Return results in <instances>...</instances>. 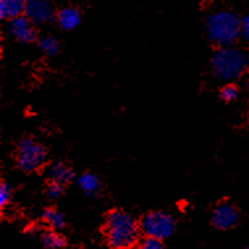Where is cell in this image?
Here are the masks:
<instances>
[{"instance_id": "20", "label": "cell", "mask_w": 249, "mask_h": 249, "mask_svg": "<svg viewBox=\"0 0 249 249\" xmlns=\"http://www.w3.org/2000/svg\"><path fill=\"white\" fill-rule=\"evenodd\" d=\"M241 35L249 42V15L241 21Z\"/></svg>"}, {"instance_id": "6", "label": "cell", "mask_w": 249, "mask_h": 249, "mask_svg": "<svg viewBox=\"0 0 249 249\" xmlns=\"http://www.w3.org/2000/svg\"><path fill=\"white\" fill-rule=\"evenodd\" d=\"M25 16L35 25H45L55 18V9L52 0H28Z\"/></svg>"}, {"instance_id": "7", "label": "cell", "mask_w": 249, "mask_h": 249, "mask_svg": "<svg viewBox=\"0 0 249 249\" xmlns=\"http://www.w3.org/2000/svg\"><path fill=\"white\" fill-rule=\"evenodd\" d=\"M211 222L218 230H230L239 222V211L231 203L223 202L213 211Z\"/></svg>"}, {"instance_id": "11", "label": "cell", "mask_w": 249, "mask_h": 249, "mask_svg": "<svg viewBox=\"0 0 249 249\" xmlns=\"http://www.w3.org/2000/svg\"><path fill=\"white\" fill-rule=\"evenodd\" d=\"M56 20H58V24H59V26L62 29L72 30L80 24L82 15H80V12H79L76 8H73V7H67V8H63L59 13H58Z\"/></svg>"}, {"instance_id": "18", "label": "cell", "mask_w": 249, "mask_h": 249, "mask_svg": "<svg viewBox=\"0 0 249 249\" xmlns=\"http://www.w3.org/2000/svg\"><path fill=\"white\" fill-rule=\"evenodd\" d=\"M46 194L50 199H58V198L62 197L63 194V185L59 184V182H54L52 181L49 184L48 189H46Z\"/></svg>"}, {"instance_id": "8", "label": "cell", "mask_w": 249, "mask_h": 249, "mask_svg": "<svg viewBox=\"0 0 249 249\" xmlns=\"http://www.w3.org/2000/svg\"><path fill=\"white\" fill-rule=\"evenodd\" d=\"M11 33L22 43H30L37 38L35 24L24 15L11 20Z\"/></svg>"}, {"instance_id": "21", "label": "cell", "mask_w": 249, "mask_h": 249, "mask_svg": "<svg viewBox=\"0 0 249 249\" xmlns=\"http://www.w3.org/2000/svg\"><path fill=\"white\" fill-rule=\"evenodd\" d=\"M248 67H249V60H248Z\"/></svg>"}, {"instance_id": "17", "label": "cell", "mask_w": 249, "mask_h": 249, "mask_svg": "<svg viewBox=\"0 0 249 249\" xmlns=\"http://www.w3.org/2000/svg\"><path fill=\"white\" fill-rule=\"evenodd\" d=\"M237 95H239V89L233 84H227V86H224L222 88V90H220V97L224 101H232V100L236 99Z\"/></svg>"}, {"instance_id": "14", "label": "cell", "mask_w": 249, "mask_h": 249, "mask_svg": "<svg viewBox=\"0 0 249 249\" xmlns=\"http://www.w3.org/2000/svg\"><path fill=\"white\" fill-rule=\"evenodd\" d=\"M42 219L45 223H48L54 230H60V228L65 227V216L54 209H48V210L43 211Z\"/></svg>"}, {"instance_id": "19", "label": "cell", "mask_w": 249, "mask_h": 249, "mask_svg": "<svg viewBox=\"0 0 249 249\" xmlns=\"http://www.w3.org/2000/svg\"><path fill=\"white\" fill-rule=\"evenodd\" d=\"M11 198H12V190H11L8 185L1 182L0 184V206H7L9 201H11Z\"/></svg>"}, {"instance_id": "13", "label": "cell", "mask_w": 249, "mask_h": 249, "mask_svg": "<svg viewBox=\"0 0 249 249\" xmlns=\"http://www.w3.org/2000/svg\"><path fill=\"white\" fill-rule=\"evenodd\" d=\"M42 245L46 249H62L65 248L66 240L62 235H59L55 231L45 232L41 237Z\"/></svg>"}, {"instance_id": "15", "label": "cell", "mask_w": 249, "mask_h": 249, "mask_svg": "<svg viewBox=\"0 0 249 249\" xmlns=\"http://www.w3.org/2000/svg\"><path fill=\"white\" fill-rule=\"evenodd\" d=\"M39 49L42 50L46 55H55L59 50V43L55 37L53 36H46L39 41Z\"/></svg>"}, {"instance_id": "2", "label": "cell", "mask_w": 249, "mask_h": 249, "mask_svg": "<svg viewBox=\"0 0 249 249\" xmlns=\"http://www.w3.org/2000/svg\"><path fill=\"white\" fill-rule=\"evenodd\" d=\"M207 37L216 46H232L241 35V21L235 13L220 11L207 18Z\"/></svg>"}, {"instance_id": "10", "label": "cell", "mask_w": 249, "mask_h": 249, "mask_svg": "<svg viewBox=\"0 0 249 249\" xmlns=\"http://www.w3.org/2000/svg\"><path fill=\"white\" fill-rule=\"evenodd\" d=\"M28 0H0V16L3 18H13L25 13Z\"/></svg>"}, {"instance_id": "1", "label": "cell", "mask_w": 249, "mask_h": 249, "mask_svg": "<svg viewBox=\"0 0 249 249\" xmlns=\"http://www.w3.org/2000/svg\"><path fill=\"white\" fill-rule=\"evenodd\" d=\"M141 224L127 213L112 211L105 222V236L113 249H131L139 243Z\"/></svg>"}, {"instance_id": "4", "label": "cell", "mask_w": 249, "mask_h": 249, "mask_svg": "<svg viewBox=\"0 0 249 249\" xmlns=\"http://www.w3.org/2000/svg\"><path fill=\"white\" fill-rule=\"evenodd\" d=\"M46 150L42 144L35 139L25 138L22 139L16 151V161L18 168L24 172H36L42 168L46 161Z\"/></svg>"}, {"instance_id": "9", "label": "cell", "mask_w": 249, "mask_h": 249, "mask_svg": "<svg viewBox=\"0 0 249 249\" xmlns=\"http://www.w3.org/2000/svg\"><path fill=\"white\" fill-rule=\"evenodd\" d=\"M49 178L54 182L66 185L73 180V171L69 164L63 161H55L48 168Z\"/></svg>"}, {"instance_id": "5", "label": "cell", "mask_w": 249, "mask_h": 249, "mask_svg": "<svg viewBox=\"0 0 249 249\" xmlns=\"http://www.w3.org/2000/svg\"><path fill=\"white\" fill-rule=\"evenodd\" d=\"M141 230L146 236L164 240L175 232L176 220L165 211H151L143 216Z\"/></svg>"}, {"instance_id": "3", "label": "cell", "mask_w": 249, "mask_h": 249, "mask_svg": "<svg viewBox=\"0 0 249 249\" xmlns=\"http://www.w3.org/2000/svg\"><path fill=\"white\" fill-rule=\"evenodd\" d=\"M215 76L220 80H235L241 76L248 66V60L239 49L223 46L216 49L211 58Z\"/></svg>"}, {"instance_id": "12", "label": "cell", "mask_w": 249, "mask_h": 249, "mask_svg": "<svg viewBox=\"0 0 249 249\" xmlns=\"http://www.w3.org/2000/svg\"><path fill=\"white\" fill-rule=\"evenodd\" d=\"M79 186L80 189L87 194H96L100 190V180L99 177L93 173L87 172L83 173L79 178Z\"/></svg>"}, {"instance_id": "16", "label": "cell", "mask_w": 249, "mask_h": 249, "mask_svg": "<svg viewBox=\"0 0 249 249\" xmlns=\"http://www.w3.org/2000/svg\"><path fill=\"white\" fill-rule=\"evenodd\" d=\"M137 249H164L163 240L156 237L146 236L137 244Z\"/></svg>"}]
</instances>
